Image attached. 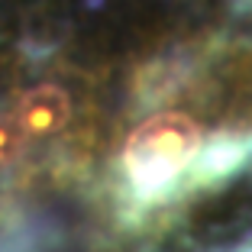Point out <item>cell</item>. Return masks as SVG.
Here are the masks:
<instances>
[{
  "label": "cell",
  "instance_id": "cell-3",
  "mask_svg": "<svg viewBox=\"0 0 252 252\" xmlns=\"http://www.w3.org/2000/svg\"><path fill=\"white\" fill-rule=\"evenodd\" d=\"M252 142L249 139H239V136H217L210 139L204 149H197L194 156V165L188 171L191 185H214V181H223L226 175L239 168L249 156Z\"/></svg>",
  "mask_w": 252,
  "mask_h": 252
},
{
  "label": "cell",
  "instance_id": "cell-1",
  "mask_svg": "<svg viewBox=\"0 0 252 252\" xmlns=\"http://www.w3.org/2000/svg\"><path fill=\"white\" fill-rule=\"evenodd\" d=\"M197 126L185 113H162L142 123L123 149V178L139 204L168 200L194 165Z\"/></svg>",
  "mask_w": 252,
  "mask_h": 252
},
{
  "label": "cell",
  "instance_id": "cell-2",
  "mask_svg": "<svg viewBox=\"0 0 252 252\" xmlns=\"http://www.w3.org/2000/svg\"><path fill=\"white\" fill-rule=\"evenodd\" d=\"M13 123L23 129V136H52L59 133L62 126L71 117V107H68V94L55 84H42V88H32L16 100L13 107Z\"/></svg>",
  "mask_w": 252,
  "mask_h": 252
}]
</instances>
